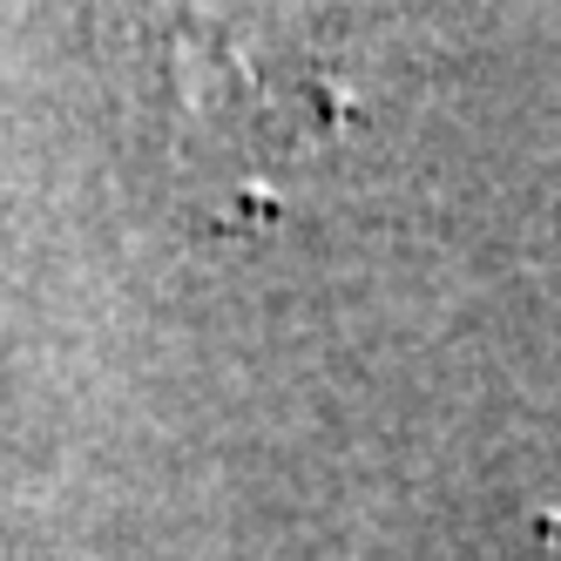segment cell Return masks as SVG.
I'll list each match as a JSON object with an SVG mask.
<instances>
[{
	"label": "cell",
	"instance_id": "6da1fadb",
	"mask_svg": "<svg viewBox=\"0 0 561 561\" xmlns=\"http://www.w3.org/2000/svg\"><path fill=\"white\" fill-rule=\"evenodd\" d=\"M541 561H561V520H548V528H541Z\"/></svg>",
	"mask_w": 561,
	"mask_h": 561
}]
</instances>
